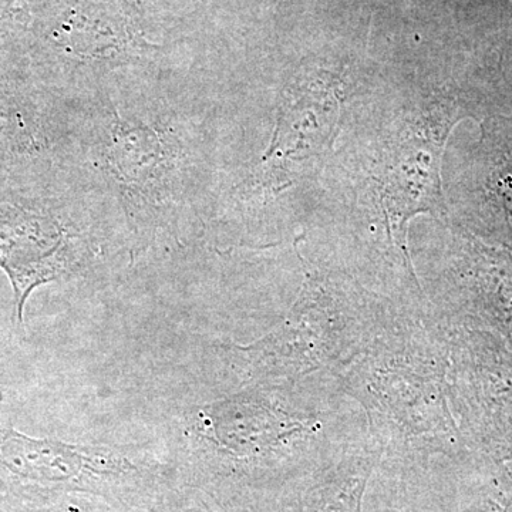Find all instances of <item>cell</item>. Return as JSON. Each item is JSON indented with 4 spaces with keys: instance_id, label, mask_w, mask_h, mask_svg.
Segmentation results:
<instances>
[{
    "instance_id": "cell-3",
    "label": "cell",
    "mask_w": 512,
    "mask_h": 512,
    "mask_svg": "<svg viewBox=\"0 0 512 512\" xmlns=\"http://www.w3.org/2000/svg\"><path fill=\"white\" fill-rule=\"evenodd\" d=\"M495 190L512 210V164H508L504 171L498 174Z\"/></svg>"
},
{
    "instance_id": "cell-1",
    "label": "cell",
    "mask_w": 512,
    "mask_h": 512,
    "mask_svg": "<svg viewBox=\"0 0 512 512\" xmlns=\"http://www.w3.org/2000/svg\"><path fill=\"white\" fill-rule=\"evenodd\" d=\"M453 124L451 113L440 111L407 123L390 144L379 178L383 207L390 217L406 218L443 205L441 156Z\"/></svg>"
},
{
    "instance_id": "cell-2",
    "label": "cell",
    "mask_w": 512,
    "mask_h": 512,
    "mask_svg": "<svg viewBox=\"0 0 512 512\" xmlns=\"http://www.w3.org/2000/svg\"><path fill=\"white\" fill-rule=\"evenodd\" d=\"M0 463L26 476L66 480L84 470L107 471L119 460L106 448L72 446L55 440L35 439L0 426Z\"/></svg>"
}]
</instances>
